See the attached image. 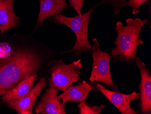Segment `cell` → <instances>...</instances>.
Masks as SVG:
<instances>
[{
    "label": "cell",
    "instance_id": "6da1fadb",
    "mask_svg": "<svg viewBox=\"0 0 151 114\" xmlns=\"http://www.w3.org/2000/svg\"><path fill=\"white\" fill-rule=\"evenodd\" d=\"M26 44L0 59V97L36 72L41 65L42 58L38 52Z\"/></svg>",
    "mask_w": 151,
    "mask_h": 114
},
{
    "label": "cell",
    "instance_id": "7a4b0ae2",
    "mask_svg": "<svg viewBox=\"0 0 151 114\" xmlns=\"http://www.w3.org/2000/svg\"><path fill=\"white\" fill-rule=\"evenodd\" d=\"M148 20L140 18L128 19L126 25L120 22L116 23L117 36L114 41V49L112 51V57L115 61L133 64L135 62L137 49L143 41L140 38V32Z\"/></svg>",
    "mask_w": 151,
    "mask_h": 114
},
{
    "label": "cell",
    "instance_id": "3957f363",
    "mask_svg": "<svg viewBox=\"0 0 151 114\" xmlns=\"http://www.w3.org/2000/svg\"><path fill=\"white\" fill-rule=\"evenodd\" d=\"M97 6L98 4H96L81 16L78 15L73 17H68L59 14L52 17V22L67 25L73 31L76 36V41L73 48L60 54L73 52L77 57L84 52L91 53L92 46L89 42L87 33L88 24L92 12Z\"/></svg>",
    "mask_w": 151,
    "mask_h": 114
},
{
    "label": "cell",
    "instance_id": "277c9868",
    "mask_svg": "<svg viewBox=\"0 0 151 114\" xmlns=\"http://www.w3.org/2000/svg\"><path fill=\"white\" fill-rule=\"evenodd\" d=\"M81 61L79 59L70 64L64 63L62 59L50 62L49 86L64 92L73 83L81 81L79 76L82 67Z\"/></svg>",
    "mask_w": 151,
    "mask_h": 114
},
{
    "label": "cell",
    "instance_id": "5b68a950",
    "mask_svg": "<svg viewBox=\"0 0 151 114\" xmlns=\"http://www.w3.org/2000/svg\"><path fill=\"white\" fill-rule=\"evenodd\" d=\"M93 41L91 50L93 62L89 81L91 82L100 81L112 90L119 91L118 89L113 81L110 71L109 63L111 56L108 53L101 50L97 39L94 38Z\"/></svg>",
    "mask_w": 151,
    "mask_h": 114
},
{
    "label": "cell",
    "instance_id": "8992f818",
    "mask_svg": "<svg viewBox=\"0 0 151 114\" xmlns=\"http://www.w3.org/2000/svg\"><path fill=\"white\" fill-rule=\"evenodd\" d=\"M91 85L102 94L122 114H137L138 112L131 108L130 103L133 100L140 99L139 92H133L129 94H124L119 92L106 89L100 83Z\"/></svg>",
    "mask_w": 151,
    "mask_h": 114
},
{
    "label": "cell",
    "instance_id": "52a82bcc",
    "mask_svg": "<svg viewBox=\"0 0 151 114\" xmlns=\"http://www.w3.org/2000/svg\"><path fill=\"white\" fill-rule=\"evenodd\" d=\"M135 62L139 69L141 75L140 83V112L141 114L151 113V75L145 63L139 57L135 59Z\"/></svg>",
    "mask_w": 151,
    "mask_h": 114
},
{
    "label": "cell",
    "instance_id": "ba28073f",
    "mask_svg": "<svg viewBox=\"0 0 151 114\" xmlns=\"http://www.w3.org/2000/svg\"><path fill=\"white\" fill-rule=\"evenodd\" d=\"M47 83L46 79L43 77L27 95L21 98L10 100L7 102V105L16 110L18 114H32L35 100Z\"/></svg>",
    "mask_w": 151,
    "mask_h": 114
},
{
    "label": "cell",
    "instance_id": "9c48e42d",
    "mask_svg": "<svg viewBox=\"0 0 151 114\" xmlns=\"http://www.w3.org/2000/svg\"><path fill=\"white\" fill-rule=\"evenodd\" d=\"M58 89L50 86L41 98L35 108L36 114H65V104L58 97Z\"/></svg>",
    "mask_w": 151,
    "mask_h": 114
},
{
    "label": "cell",
    "instance_id": "30bf717a",
    "mask_svg": "<svg viewBox=\"0 0 151 114\" xmlns=\"http://www.w3.org/2000/svg\"><path fill=\"white\" fill-rule=\"evenodd\" d=\"M14 0H0V30L1 37L9 29L20 25L19 18L13 9Z\"/></svg>",
    "mask_w": 151,
    "mask_h": 114
},
{
    "label": "cell",
    "instance_id": "8fae6325",
    "mask_svg": "<svg viewBox=\"0 0 151 114\" xmlns=\"http://www.w3.org/2000/svg\"><path fill=\"white\" fill-rule=\"evenodd\" d=\"M40 12L35 31L41 26L47 18L58 15L68 7L66 0H40Z\"/></svg>",
    "mask_w": 151,
    "mask_h": 114
},
{
    "label": "cell",
    "instance_id": "7c38bea8",
    "mask_svg": "<svg viewBox=\"0 0 151 114\" xmlns=\"http://www.w3.org/2000/svg\"><path fill=\"white\" fill-rule=\"evenodd\" d=\"M92 90L96 89L91 84L84 80L77 85L69 86L58 96V98L62 100L64 104L69 101L81 102L85 101L89 93Z\"/></svg>",
    "mask_w": 151,
    "mask_h": 114
},
{
    "label": "cell",
    "instance_id": "4fadbf2b",
    "mask_svg": "<svg viewBox=\"0 0 151 114\" xmlns=\"http://www.w3.org/2000/svg\"><path fill=\"white\" fill-rule=\"evenodd\" d=\"M36 72L20 81L14 88L6 93L1 97L2 102L7 103L10 100L21 98L28 93L32 89L37 77Z\"/></svg>",
    "mask_w": 151,
    "mask_h": 114
},
{
    "label": "cell",
    "instance_id": "5bb4252c",
    "mask_svg": "<svg viewBox=\"0 0 151 114\" xmlns=\"http://www.w3.org/2000/svg\"><path fill=\"white\" fill-rule=\"evenodd\" d=\"M106 105H88L85 102H81L78 105L80 114H100L102 110L106 108Z\"/></svg>",
    "mask_w": 151,
    "mask_h": 114
},
{
    "label": "cell",
    "instance_id": "9a60e30c",
    "mask_svg": "<svg viewBox=\"0 0 151 114\" xmlns=\"http://www.w3.org/2000/svg\"><path fill=\"white\" fill-rule=\"evenodd\" d=\"M126 0H102L98 5L109 4L112 6L115 14H117L124 7Z\"/></svg>",
    "mask_w": 151,
    "mask_h": 114
},
{
    "label": "cell",
    "instance_id": "2e32d148",
    "mask_svg": "<svg viewBox=\"0 0 151 114\" xmlns=\"http://www.w3.org/2000/svg\"><path fill=\"white\" fill-rule=\"evenodd\" d=\"M149 0H129L125 2L124 6H128L132 9L133 14H137L140 12L141 6Z\"/></svg>",
    "mask_w": 151,
    "mask_h": 114
},
{
    "label": "cell",
    "instance_id": "e0dca14e",
    "mask_svg": "<svg viewBox=\"0 0 151 114\" xmlns=\"http://www.w3.org/2000/svg\"><path fill=\"white\" fill-rule=\"evenodd\" d=\"M69 1L70 7L76 11L79 16H82L81 9L83 6L85 0H69Z\"/></svg>",
    "mask_w": 151,
    "mask_h": 114
}]
</instances>
